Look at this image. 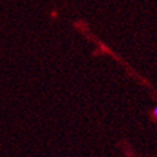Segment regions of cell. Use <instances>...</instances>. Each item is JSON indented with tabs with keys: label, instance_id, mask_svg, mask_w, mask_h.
Segmentation results:
<instances>
[{
	"label": "cell",
	"instance_id": "obj_1",
	"mask_svg": "<svg viewBox=\"0 0 157 157\" xmlns=\"http://www.w3.org/2000/svg\"><path fill=\"white\" fill-rule=\"evenodd\" d=\"M153 114H155V116L157 117V106H156V109H155V111H153Z\"/></svg>",
	"mask_w": 157,
	"mask_h": 157
}]
</instances>
